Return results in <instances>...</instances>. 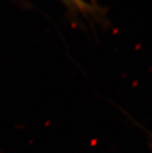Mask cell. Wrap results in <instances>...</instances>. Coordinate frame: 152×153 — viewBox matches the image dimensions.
Returning <instances> with one entry per match:
<instances>
[{"instance_id": "obj_1", "label": "cell", "mask_w": 152, "mask_h": 153, "mask_svg": "<svg viewBox=\"0 0 152 153\" xmlns=\"http://www.w3.org/2000/svg\"><path fill=\"white\" fill-rule=\"evenodd\" d=\"M65 2H76V3H79V2H78L77 0H65Z\"/></svg>"}]
</instances>
